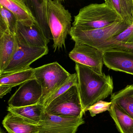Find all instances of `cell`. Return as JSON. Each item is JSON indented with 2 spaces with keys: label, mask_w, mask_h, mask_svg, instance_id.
<instances>
[{
  "label": "cell",
  "mask_w": 133,
  "mask_h": 133,
  "mask_svg": "<svg viewBox=\"0 0 133 133\" xmlns=\"http://www.w3.org/2000/svg\"><path fill=\"white\" fill-rule=\"evenodd\" d=\"M77 87L84 112L95 102L112 94L113 79L109 75L100 74L88 66L76 63Z\"/></svg>",
  "instance_id": "6da1fadb"
},
{
  "label": "cell",
  "mask_w": 133,
  "mask_h": 133,
  "mask_svg": "<svg viewBox=\"0 0 133 133\" xmlns=\"http://www.w3.org/2000/svg\"><path fill=\"white\" fill-rule=\"evenodd\" d=\"M120 21L123 20L106 3L91 4L81 9L74 16L72 26L81 30H92Z\"/></svg>",
  "instance_id": "7a4b0ae2"
},
{
  "label": "cell",
  "mask_w": 133,
  "mask_h": 133,
  "mask_svg": "<svg viewBox=\"0 0 133 133\" xmlns=\"http://www.w3.org/2000/svg\"><path fill=\"white\" fill-rule=\"evenodd\" d=\"M47 19L53 37L55 51L65 48V41L71 30V13L65 9L60 0H48Z\"/></svg>",
  "instance_id": "3957f363"
},
{
  "label": "cell",
  "mask_w": 133,
  "mask_h": 133,
  "mask_svg": "<svg viewBox=\"0 0 133 133\" xmlns=\"http://www.w3.org/2000/svg\"><path fill=\"white\" fill-rule=\"evenodd\" d=\"M71 74L57 62L34 69V77L42 87L43 94L38 104L43 105L50 95L67 80Z\"/></svg>",
  "instance_id": "277c9868"
},
{
  "label": "cell",
  "mask_w": 133,
  "mask_h": 133,
  "mask_svg": "<svg viewBox=\"0 0 133 133\" xmlns=\"http://www.w3.org/2000/svg\"><path fill=\"white\" fill-rule=\"evenodd\" d=\"M48 114L65 117H83L85 113L81 101L77 84L74 85L54 99L45 108Z\"/></svg>",
  "instance_id": "5b68a950"
},
{
  "label": "cell",
  "mask_w": 133,
  "mask_h": 133,
  "mask_svg": "<svg viewBox=\"0 0 133 133\" xmlns=\"http://www.w3.org/2000/svg\"><path fill=\"white\" fill-rule=\"evenodd\" d=\"M123 21H118L105 27L82 30L72 26L69 35L74 42L79 41L96 47L100 44L118 36L129 26Z\"/></svg>",
  "instance_id": "8992f818"
},
{
  "label": "cell",
  "mask_w": 133,
  "mask_h": 133,
  "mask_svg": "<svg viewBox=\"0 0 133 133\" xmlns=\"http://www.w3.org/2000/svg\"><path fill=\"white\" fill-rule=\"evenodd\" d=\"M48 51V47L32 46L18 40L15 51L2 74L14 72L28 69L34 62L47 54Z\"/></svg>",
  "instance_id": "52a82bcc"
},
{
  "label": "cell",
  "mask_w": 133,
  "mask_h": 133,
  "mask_svg": "<svg viewBox=\"0 0 133 133\" xmlns=\"http://www.w3.org/2000/svg\"><path fill=\"white\" fill-rule=\"evenodd\" d=\"M83 117H65L43 112L38 127L39 133H76L84 123Z\"/></svg>",
  "instance_id": "ba28073f"
},
{
  "label": "cell",
  "mask_w": 133,
  "mask_h": 133,
  "mask_svg": "<svg viewBox=\"0 0 133 133\" xmlns=\"http://www.w3.org/2000/svg\"><path fill=\"white\" fill-rule=\"evenodd\" d=\"M73 50L69 54L70 58L102 74L103 52L97 48L82 42L75 41Z\"/></svg>",
  "instance_id": "9c48e42d"
},
{
  "label": "cell",
  "mask_w": 133,
  "mask_h": 133,
  "mask_svg": "<svg viewBox=\"0 0 133 133\" xmlns=\"http://www.w3.org/2000/svg\"><path fill=\"white\" fill-rule=\"evenodd\" d=\"M43 91L39 83L35 78L22 84L8 101V106L21 107L38 104Z\"/></svg>",
  "instance_id": "30bf717a"
},
{
  "label": "cell",
  "mask_w": 133,
  "mask_h": 133,
  "mask_svg": "<svg viewBox=\"0 0 133 133\" xmlns=\"http://www.w3.org/2000/svg\"><path fill=\"white\" fill-rule=\"evenodd\" d=\"M15 35L18 41L32 46L47 47L49 43L38 23L34 21L18 22Z\"/></svg>",
  "instance_id": "8fae6325"
},
{
  "label": "cell",
  "mask_w": 133,
  "mask_h": 133,
  "mask_svg": "<svg viewBox=\"0 0 133 133\" xmlns=\"http://www.w3.org/2000/svg\"><path fill=\"white\" fill-rule=\"evenodd\" d=\"M95 48L103 52L128 54L133 58V23L118 36L103 42Z\"/></svg>",
  "instance_id": "7c38bea8"
},
{
  "label": "cell",
  "mask_w": 133,
  "mask_h": 133,
  "mask_svg": "<svg viewBox=\"0 0 133 133\" xmlns=\"http://www.w3.org/2000/svg\"><path fill=\"white\" fill-rule=\"evenodd\" d=\"M48 0H23L25 4L38 23L48 43L53 39L47 19Z\"/></svg>",
  "instance_id": "4fadbf2b"
},
{
  "label": "cell",
  "mask_w": 133,
  "mask_h": 133,
  "mask_svg": "<svg viewBox=\"0 0 133 133\" xmlns=\"http://www.w3.org/2000/svg\"><path fill=\"white\" fill-rule=\"evenodd\" d=\"M103 64L110 69L133 76V58L121 52H103Z\"/></svg>",
  "instance_id": "5bb4252c"
},
{
  "label": "cell",
  "mask_w": 133,
  "mask_h": 133,
  "mask_svg": "<svg viewBox=\"0 0 133 133\" xmlns=\"http://www.w3.org/2000/svg\"><path fill=\"white\" fill-rule=\"evenodd\" d=\"M2 123L9 133H39L38 125L12 112L6 115Z\"/></svg>",
  "instance_id": "9a60e30c"
},
{
  "label": "cell",
  "mask_w": 133,
  "mask_h": 133,
  "mask_svg": "<svg viewBox=\"0 0 133 133\" xmlns=\"http://www.w3.org/2000/svg\"><path fill=\"white\" fill-rule=\"evenodd\" d=\"M18 45L16 35L9 31L0 38V74H2L10 62Z\"/></svg>",
  "instance_id": "2e32d148"
},
{
  "label": "cell",
  "mask_w": 133,
  "mask_h": 133,
  "mask_svg": "<svg viewBox=\"0 0 133 133\" xmlns=\"http://www.w3.org/2000/svg\"><path fill=\"white\" fill-rule=\"evenodd\" d=\"M111 102L116 104L133 119V84L111 95Z\"/></svg>",
  "instance_id": "e0dca14e"
},
{
  "label": "cell",
  "mask_w": 133,
  "mask_h": 133,
  "mask_svg": "<svg viewBox=\"0 0 133 133\" xmlns=\"http://www.w3.org/2000/svg\"><path fill=\"white\" fill-rule=\"evenodd\" d=\"M44 109V106L39 104L21 107L8 106L7 108L9 112L19 116L38 125Z\"/></svg>",
  "instance_id": "ac0fdd59"
},
{
  "label": "cell",
  "mask_w": 133,
  "mask_h": 133,
  "mask_svg": "<svg viewBox=\"0 0 133 133\" xmlns=\"http://www.w3.org/2000/svg\"><path fill=\"white\" fill-rule=\"evenodd\" d=\"M108 111L119 132L133 133L132 118L114 103Z\"/></svg>",
  "instance_id": "d6986e66"
},
{
  "label": "cell",
  "mask_w": 133,
  "mask_h": 133,
  "mask_svg": "<svg viewBox=\"0 0 133 133\" xmlns=\"http://www.w3.org/2000/svg\"><path fill=\"white\" fill-rule=\"evenodd\" d=\"M0 4L12 12L18 22H36L23 0H0Z\"/></svg>",
  "instance_id": "ffe728a7"
},
{
  "label": "cell",
  "mask_w": 133,
  "mask_h": 133,
  "mask_svg": "<svg viewBox=\"0 0 133 133\" xmlns=\"http://www.w3.org/2000/svg\"><path fill=\"white\" fill-rule=\"evenodd\" d=\"M34 78V69L30 67L18 72L1 74L0 86H10L13 88Z\"/></svg>",
  "instance_id": "44dd1931"
},
{
  "label": "cell",
  "mask_w": 133,
  "mask_h": 133,
  "mask_svg": "<svg viewBox=\"0 0 133 133\" xmlns=\"http://www.w3.org/2000/svg\"><path fill=\"white\" fill-rule=\"evenodd\" d=\"M129 25L133 23L132 8L126 0H104Z\"/></svg>",
  "instance_id": "7402d4cb"
},
{
  "label": "cell",
  "mask_w": 133,
  "mask_h": 133,
  "mask_svg": "<svg viewBox=\"0 0 133 133\" xmlns=\"http://www.w3.org/2000/svg\"><path fill=\"white\" fill-rule=\"evenodd\" d=\"M76 84H77V74L75 73L71 74L69 78L57 89H56L46 100L43 105L44 108L54 99L64 94L71 87Z\"/></svg>",
  "instance_id": "603a6c76"
},
{
  "label": "cell",
  "mask_w": 133,
  "mask_h": 133,
  "mask_svg": "<svg viewBox=\"0 0 133 133\" xmlns=\"http://www.w3.org/2000/svg\"><path fill=\"white\" fill-rule=\"evenodd\" d=\"M0 13L8 26L9 32L15 35L18 21L15 15L1 4Z\"/></svg>",
  "instance_id": "cb8c5ba5"
},
{
  "label": "cell",
  "mask_w": 133,
  "mask_h": 133,
  "mask_svg": "<svg viewBox=\"0 0 133 133\" xmlns=\"http://www.w3.org/2000/svg\"><path fill=\"white\" fill-rule=\"evenodd\" d=\"M111 104V102H108L103 100H100L88 108L87 111H89L91 116L94 117L97 114L108 111Z\"/></svg>",
  "instance_id": "d4e9b609"
},
{
  "label": "cell",
  "mask_w": 133,
  "mask_h": 133,
  "mask_svg": "<svg viewBox=\"0 0 133 133\" xmlns=\"http://www.w3.org/2000/svg\"><path fill=\"white\" fill-rule=\"evenodd\" d=\"M8 31V26L0 13V38Z\"/></svg>",
  "instance_id": "484cf974"
},
{
  "label": "cell",
  "mask_w": 133,
  "mask_h": 133,
  "mask_svg": "<svg viewBox=\"0 0 133 133\" xmlns=\"http://www.w3.org/2000/svg\"><path fill=\"white\" fill-rule=\"evenodd\" d=\"M12 87L10 86H0V98H2L5 95L10 92Z\"/></svg>",
  "instance_id": "4316f807"
},
{
  "label": "cell",
  "mask_w": 133,
  "mask_h": 133,
  "mask_svg": "<svg viewBox=\"0 0 133 133\" xmlns=\"http://www.w3.org/2000/svg\"><path fill=\"white\" fill-rule=\"evenodd\" d=\"M127 1V2L132 7V0H126Z\"/></svg>",
  "instance_id": "83f0119b"
},
{
  "label": "cell",
  "mask_w": 133,
  "mask_h": 133,
  "mask_svg": "<svg viewBox=\"0 0 133 133\" xmlns=\"http://www.w3.org/2000/svg\"><path fill=\"white\" fill-rule=\"evenodd\" d=\"M132 10H133V0H132Z\"/></svg>",
  "instance_id": "f1b7e54d"
},
{
  "label": "cell",
  "mask_w": 133,
  "mask_h": 133,
  "mask_svg": "<svg viewBox=\"0 0 133 133\" xmlns=\"http://www.w3.org/2000/svg\"><path fill=\"white\" fill-rule=\"evenodd\" d=\"M0 133H3L2 132V131L1 130H0Z\"/></svg>",
  "instance_id": "f546056e"
},
{
  "label": "cell",
  "mask_w": 133,
  "mask_h": 133,
  "mask_svg": "<svg viewBox=\"0 0 133 133\" xmlns=\"http://www.w3.org/2000/svg\"><path fill=\"white\" fill-rule=\"evenodd\" d=\"M60 1H61V0H60Z\"/></svg>",
  "instance_id": "4dcf8cb0"
},
{
  "label": "cell",
  "mask_w": 133,
  "mask_h": 133,
  "mask_svg": "<svg viewBox=\"0 0 133 133\" xmlns=\"http://www.w3.org/2000/svg\"><path fill=\"white\" fill-rule=\"evenodd\" d=\"M0 75H1V74H0Z\"/></svg>",
  "instance_id": "1f68e13d"
}]
</instances>
